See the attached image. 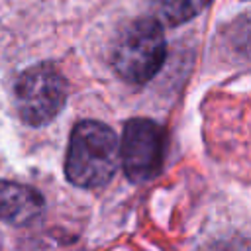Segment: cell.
Listing matches in <instances>:
<instances>
[{"label": "cell", "instance_id": "cell-1", "mask_svg": "<svg viewBox=\"0 0 251 251\" xmlns=\"http://www.w3.org/2000/svg\"><path fill=\"white\" fill-rule=\"evenodd\" d=\"M122 163L120 141L102 122H78L69 137L65 175L80 188H98L112 180Z\"/></svg>", "mask_w": 251, "mask_h": 251}, {"label": "cell", "instance_id": "cell-2", "mask_svg": "<svg viewBox=\"0 0 251 251\" xmlns=\"http://www.w3.org/2000/svg\"><path fill=\"white\" fill-rule=\"evenodd\" d=\"M165 57L167 43L161 22L139 18L118 35L112 49V67L126 82L143 84L161 71Z\"/></svg>", "mask_w": 251, "mask_h": 251}, {"label": "cell", "instance_id": "cell-3", "mask_svg": "<svg viewBox=\"0 0 251 251\" xmlns=\"http://www.w3.org/2000/svg\"><path fill=\"white\" fill-rule=\"evenodd\" d=\"M67 92L63 73L51 63H37L25 69L14 84L18 114L27 126H45L63 110Z\"/></svg>", "mask_w": 251, "mask_h": 251}, {"label": "cell", "instance_id": "cell-4", "mask_svg": "<svg viewBox=\"0 0 251 251\" xmlns=\"http://www.w3.org/2000/svg\"><path fill=\"white\" fill-rule=\"evenodd\" d=\"M122 167L131 182H147L161 173L165 155V133L159 124L147 118H133L126 124L120 141Z\"/></svg>", "mask_w": 251, "mask_h": 251}, {"label": "cell", "instance_id": "cell-5", "mask_svg": "<svg viewBox=\"0 0 251 251\" xmlns=\"http://www.w3.org/2000/svg\"><path fill=\"white\" fill-rule=\"evenodd\" d=\"M43 212V198L37 190L12 182L0 180V220L12 226H29Z\"/></svg>", "mask_w": 251, "mask_h": 251}, {"label": "cell", "instance_id": "cell-6", "mask_svg": "<svg viewBox=\"0 0 251 251\" xmlns=\"http://www.w3.org/2000/svg\"><path fill=\"white\" fill-rule=\"evenodd\" d=\"M210 2L212 0H151V8L161 24L180 25L204 12Z\"/></svg>", "mask_w": 251, "mask_h": 251}]
</instances>
